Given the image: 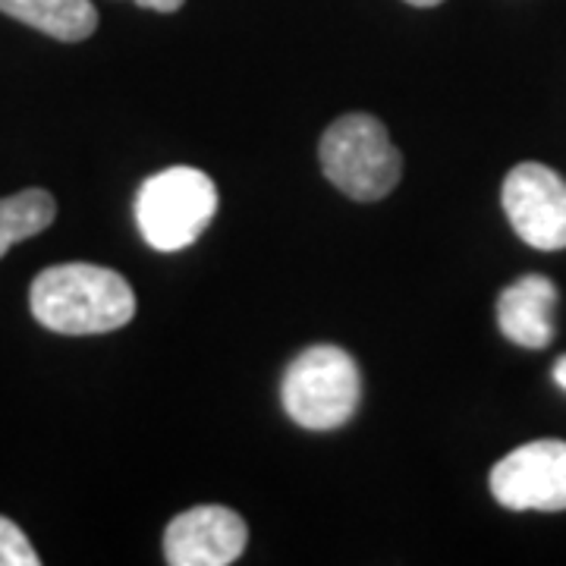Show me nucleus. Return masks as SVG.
I'll return each instance as SVG.
<instances>
[{
  "instance_id": "nucleus-13",
  "label": "nucleus",
  "mask_w": 566,
  "mask_h": 566,
  "mask_svg": "<svg viewBox=\"0 0 566 566\" xmlns=\"http://www.w3.org/2000/svg\"><path fill=\"white\" fill-rule=\"evenodd\" d=\"M554 381L566 390V356H560V359L554 363Z\"/></svg>"
},
{
  "instance_id": "nucleus-7",
  "label": "nucleus",
  "mask_w": 566,
  "mask_h": 566,
  "mask_svg": "<svg viewBox=\"0 0 566 566\" xmlns=\"http://www.w3.org/2000/svg\"><path fill=\"white\" fill-rule=\"evenodd\" d=\"M249 528L230 506H192L170 520L164 557L170 566H227L245 551Z\"/></svg>"
},
{
  "instance_id": "nucleus-12",
  "label": "nucleus",
  "mask_w": 566,
  "mask_h": 566,
  "mask_svg": "<svg viewBox=\"0 0 566 566\" xmlns=\"http://www.w3.org/2000/svg\"><path fill=\"white\" fill-rule=\"evenodd\" d=\"M136 3L145 10H155V13H174L182 7V0H136Z\"/></svg>"
},
{
  "instance_id": "nucleus-3",
  "label": "nucleus",
  "mask_w": 566,
  "mask_h": 566,
  "mask_svg": "<svg viewBox=\"0 0 566 566\" xmlns=\"http://www.w3.org/2000/svg\"><path fill=\"white\" fill-rule=\"evenodd\" d=\"M324 177L356 202H378L403 174V158L387 136V126L371 114H346L322 136Z\"/></svg>"
},
{
  "instance_id": "nucleus-5",
  "label": "nucleus",
  "mask_w": 566,
  "mask_h": 566,
  "mask_svg": "<svg viewBox=\"0 0 566 566\" xmlns=\"http://www.w3.org/2000/svg\"><path fill=\"white\" fill-rule=\"evenodd\" d=\"M504 211L516 237L532 249H566V180L545 164L526 161L504 180Z\"/></svg>"
},
{
  "instance_id": "nucleus-9",
  "label": "nucleus",
  "mask_w": 566,
  "mask_h": 566,
  "mask_svg": "<svg viewBox=\"0 0 566 566\" xmlns=\"http://www.w3.org/2000/svg\"><path fill=\"white\" fill-rule=\"evenodd\" d=\"M0 13L57 41H85L98 29L92 0H0Z\"/></svg>"
},
{
  "instance_id": "nucleus-11",
  "label": "nucleus",
  "mask_w": 566,
  "mask_h": 566,
  "mask_svg": "<svg viewBox=\"0 0 566 566\" xmlns=\"http://www.w3.org/2000/svg\"><path fill=\"white\" fill-rule=\"evenodd\" d=\"M41 557L35 554L32 542L25 538L13 520L0 516V566H39Z\"/></svg>"
},
{
  "instance_id": "nucleus-14",
  "label": "nucleus",
  "mask_w": 566,
  "mask_h": 566,
  "mask_svg": "<svg viewBox=\"0 0 566 566\" xmlns=\"http://www.w3.org/2000/svg\"><path fill=\"white\" fill-rule=\"evenodd\" d=\"M406 3H412V7H438V3H444V0H406Z\"/></svg>"
},
{
  "instance_id": "nucleus-6",
  "label": "nucleus",
  "mask_w": 566,
  "mask_h": 566,
  "mask_svg": "<svg viewBox=\"0 0 566 566\" xmlns=\"http://www.w3.org/2000/svg\"><path fill=\"white\" fill-rule=\"evenodd\" d=\"M491 494L506 510H566V441H532L491 469Z\"/></svg>"
},
{
  "instance_id": "nucleus-8",
  "label": "nucleus",
  "mask_w": 566,
  "mask_h": 566,
  "mask_svg": "<svg viewBox=\"0 0 566 566\" xmlns=\"http://www.w3.org/2000/svg\"><path fill=\"white\" fill-rule=\"evenodd\" d=\"M557 286L542 274H526L510 283L497 300V324L510 344L523 349H545L554 340Z\"/></svg>"
},
{
  "instance_id": "nucleus-10",
  "label": "nucleus",
  "mask_w": 566,
  "mask_h": 566,
  "mask_svg": "<svg viewBox=\"0 0 566 566\" xmlns=\"http://www.w3.org/2000/svg\"><path fill=\"white\" fill-rule=\"evenodd\" d=\"M57 214V202L44 189H22L17 196L0 199V259L10 245L48 230Z\"/></svg>"
},
{
  "instance_id": "nucleus-1",
  "label": "nucleus",
  "mask_w": 566,
  "mask_h": 566,
  "mask_svg": "<svg viewBox=\"0 0 566 566\" xmlns=\"http://www.w3.org/2000/svg\"><path fill=\"white\" fill-rule=\"evenodd\" d=\"M29 305L41 327L54 334H107L136 315V293L123 274L102 264L70 262L41 271L29 290Z\"/></svg>"
},
{
  "instance_id": "nucleus-2",
  "label": "nucleus",
  "mask_w": 566,
  "mask_h": 566,
  "mask_svg": "<svg viewBox=\"0 0 566 566\" xmlns=\"http://www.w3.org/2000/svg\"><path fill=\"white\" fill-rule=\"evenodd\" d=\"M286 416L308 431H334L346 424L363 400V375L340 346H308L286 365L281 381Z\"/></svg>"
},
{
  "instance_id": "nucleus-4",
  "label": "nucleus",
  "mask_w": 566,
  "mask_h": 566,
  "mask_svg": "<svg viewBox=\"0 0 566 566\" xmlns=\"http://www.w3.org/2000/svg\"><path fill=\"white\" fill-rule=\"evenodd\" d=\"M218 211V186L196 167H167L148 177L136 196V223L158 252H180L205 233Z\"/></svg>"
}]
</instances>
